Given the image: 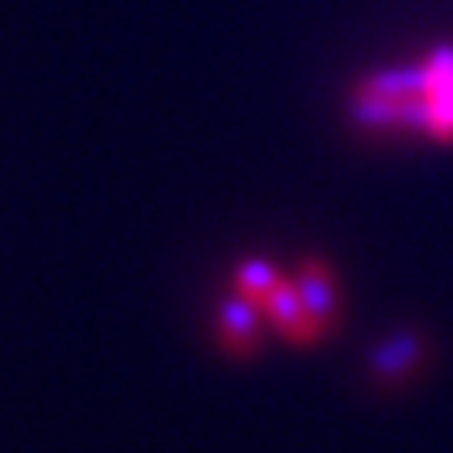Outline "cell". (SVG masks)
<instances>
[{
    "mask_svg": "<svg viewBox=\"0 0 453 453\" xmlns=\"http://www.w3.org/2000/svg\"><path fill=\"white\" fill-rule=\"evenodd\" d=\"M421 107H425V133L439 143H453V50L439 47L425 61Z\"/></svg>",
    "mask_w": 453,
    "mask_h": 453,
    "instance_id": "6da1fadb",
    "label": "cell"
},
{
    "mask_svg": "<svg viewBox=\"0 0 453 453\" xmlns=\"http://www.w3.org/2000/svg\"><path fill=\"white\" fill-rule=\"evenodd\" d=\"M428 357V339L425 332L418 328H400L393 332L389 339H382V343L372 350L368 357V375L375 382H386V386H396L403 379H411Z\"/></svg>",
    "mask_w": 453,
    "mask_h": 453,
    "instance_id": "7a4b0ae2",
    "label": "cell"
},
{
    "mask_svg": "<svg viewBox=\"0 0 453 453\" xmlns=\"http://www.w3.org/2000/svg\"><path fill=\"white\" fill-rule=\"evenodd\" d=\"M293 282H296V293L303 300L307 318L325 335L339 318V279H335V268L328 261H321V257H303Z\"/></svg>",
    "mask_w": 453,
    "mask_h": 453,
    "instance_id": "3957f363",
    "label": "cell"
},
{
    "mask_svg": "<svg viewBox=\"0 0 453 453\" xmlns=\"http://www.w3.org/2000/svg\"><path fill=\"white\" fill-rule=\"evenodd\" d=\"M257 318L261 307L243 296V293H229L218 307V343L221 350H229L233 357H254L261 347V335H257Z\"/></svg>",
    "mask_w": 453,
    "mask_h": 453,
    "instance_id": "277c9868",
    "label": "cell"
},
{
    "mask_svg": "<svg viewBox=\"0 0 453 453\" xmlns=\"http://www.w3.org/2000/svg\"><path fill=\"white\" fill-rule=\"evenodd\" d=\"M261 314L282 332V339H286V343H293V347H311V343H318V339H321V332L314 328V321H311L307 311H303V300H300L293 279H282V282L265 296Z\"/></svg>",
    "mask_w": 453,
    "mask_h": 453,
    "instance_id": "5b68a950",
    "label": "cell"
},
{
    "mask_svg": "<svg viewBox=\"0 0 453 453\" xmlns=\"http://www.w3.org/2000/svg\"><path fill=\"white\" fill-rule=\"evenodd\" d=\"M279 282H282V275H279L268 261H243V265L236 268L233 289H236V293H243V296H250V300L261 307V303H265V296H268Z\"/></svg>",
    "mask_w": 453,
    "mask_h": 453,
    "instance_id": "8992f818",
    "label": "cell"
}]
</instances>
